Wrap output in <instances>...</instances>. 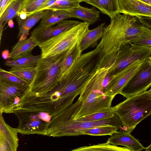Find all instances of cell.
<instances>
[{
    "mask_svg": "<svg viewBox=\"0 0 151 151\" xmlns=\"http://www.w3.org/2000/svg\"><path fill=\"white\" fill-rule=\"evenodd\" d=\"M0 78L21 86L29 87L31 83L1 68L0 69Z\"/></svg>",
    "mask_w": 151,
    "mask_h": 151,
    "instance_id": "30",
    "label": "cell"
},
{
    "mask_svg": "<svg viewBox=\"0 0 151 151\" xmlns=\"http://www.w3.org/2000/svg\"><path fill=\"white\" fill-rule=\"evenodd\" d=\"M142 29L138 16L118 12L111 18L109 24L104 27L96 47L105 55L116 53L122 45L133 43Z\"/></svg>",
    "mask_w": 151,
    "mask_h": 151,
    "instance_id": "1",
    "label": "cell"
},
{
    "mask_svg": "<svg viewBox=\"0 0 151 151\" xmlns=\"http://www.w3.org/2000/svg\"><path fill=\"white\" fill-rule=\"evenodd\" d=\"M80 22L74 20H63L51 27L39 30H34L31 35L39 43L72 28Z\"/></svg>",
    "mask_w": 151,
    "mask_h": 151,
    "instance_id": "11",
    "label": "cell"
},
{
    "mask_svg": "<svg viewBox=\"0 0 151 151\" xmlns=\"http://www.w3.org/2000/svg\"><path fill=\"white\" fill-rule=\"evenodd\" d=\"M148 92L150 93H151V88L148 91Z\"/></svg>",
    "mask_w": 151,
    "mask_h": 151,
    "instance_id": "41",
    "label": "cell"
},
{
    "mask_svg": "<svg viewBox=\"0 0 151 151\" xmlns=\"http://www.w3.org/2000/svg\"><path fill=\"white\" fill-rule=\"evenodd\" d=\"M149 18L151 19V17H149Z\"/></svg>",
    "mask_w": 151,
    "mask_h": 151,
    "instance_id": "42",
    "label": "cell"
},
{
    "mask_svg": "<svg viewBox=\"0 0 151 151\" xmlns=\"http://www.w3.org/2000/svg\"><path fill=\"white\" fill-rule=\"evenodd\" d=\"M83 101L74 119L111 107L115 96H107L101 91L86 86L80 94Z\"/></svg>",
    "mask_w": 151,
    "mask_h": 151,
    "instance_id": "7",
    "label": "cell"
},
{
    "mask_svg": "<svg viewBox=\"0 0 151 151\" xmlns=\"http://www.w3.org/2000/svg\"><path fill=\"white\" fill-rule=\"evenodd\" d=\"M28 87L0 78V113H13V110Z\"/></svg>",
    "mask_w": 151,
    "mask_h": 151,
    "instance_id": "9",
    "label": "cell"
},
{
    "mask_svg": "<svg viewBox=\"0 0 151 151\" xmlns=\"http://www.w3.org/2000/svg\"><path fill=\"white\" fill-rule=\"evenodd\" d=\"M67 51L58 55L41 58L37 65L36 76L27 89L29 91L42 93L56 86L61 77V64Z\"/></svg>",
    "mask_w": 151,
    "mask_h": 151,
    "instance_id": "3",
    "label": "cell"
},
{
    "mask_svg": "<svg viewBox=\"0 0 151 151\" xmlns=\"http://www.w3.org/2000/svg\"><path fill=\"white\" fill-rule=\"evenodd\" d=\"M20 18L24 19H25L27 16V14L25 12H22L19 13L17 15Z\"/></svg>",
    "mask_w": 151,
    "mask_h": 151,
    "instance_id": "35",
    "label": "cell"
},
{
    "mask_svg": "<svg viewBox=\"0 0 151 151\" xmlns=\"http://www.w3.org/2000/svg\"><path fill=\"white\" fill-rule=\"evenodd\" d=\"M71 151H130L126 147H119L106 143L89 146L81 147L71 150Z\"/></svg>",
    "mask_w": 151,
    "mask_h": 151,
    "instance_id": "25",
    "label": "cell"
},
{
    "mask_svg": "<svg viewBox=\"0 0 151 151\" xmlns=\"http://www.w3.org/2000/svg\"><path fill=\"white\" fill-rule=\"evenodd\" d=\"M142 25V32L134 40L133 43L142 45L151 46V29Z\"/></svg>",
    "mask_w": 151,
    "mask_h": 151,
    "instance_id": "31",
    "label": "cell"
},
{
    "mask_svg": "<svg viewBox=\"0 0 151 151\" xmlns=\"http://www.w3.org/2000/svg\"><path fill=\"white\" fill-rule=\"evenodd\" d=\"M72 1H80L81 2L82 1H85L86 0H69Z\"/></svg>",
    "mask_w": 151,
    "mask_h": 151,
    "instance_id": "40",
    "label": "cell"
},
{
    "mask_svg": "<svg viewBox=\"0 0 151 151\" xmlns=\"http://www.w3.org/2000/svg\"><path fill=\"white\" fill-rule=\"evenodd\" d=\"M119 129L118 127L112 126H99L76 131L73 133L72 136H77L81 135L93 136L111 135Z\"/></svg>",
    "mask_w": 151,
    "mask_h": 151,
    "instance_id": "24",
    "label": "cell"
},
{
    "mask_svg": "<svg viewBox=\"0 0 151 151\" xmlns=\"http://www.w3.org/2000/svg\"><path fill=\"white\" fill-rule=\"evenodd\" d=\"M145 150L146 151H151V142L149 145L145 148Z\"/></svg>",
    "mask_w": 151,
    "mask_h": 151,
    "instance_id": "38",
    "label": "cell"
},
{
    "mask_svg": "<svg viewBox=\"0 0 151 151\" xmlns=\"http://www.w3.org/2000/svg\"><path fill=\"white\" fill-rule=\"evenodd\" d=\"M115 115L112 107H111L73 120L80 122L97 121L111 118Z\"/></svg>",
    "mask_w": 151,
    "mask_h": 151,
    "instance_id": "26",
    "label": "cell"
},
{
    "mask_svg": "<svg viewBox=\"0 0 151 151\" xmlns=\"http://www.w3.org/2000/svg\"><path fill=\"white\" fill-rule=\"evenodd\" d=\"M112 108L122 123V130L131 132L151 114V93L147 91L134 95Z\"/></svg>",
    "mask_w": 151,
    "mask_h": 151,
    "instance_id": "2",
    "label": "cell"
},
{
    "mask_svg": "<svg viewBox=\"0 0 151 151\" xmlns=\"http://www.w3.org/2000/svg\"><path fill=\"white\" fill-rule=\"evenodd\" d=\"M48 0H23L19 13L24 12L27 14L28 16L38 12L43 5Z\"/></svg>",
    "mask_w": 151,
    "mask_h": 151,
    "instance_id": "28",
    "label": "cell"
},
{
    "mask_svg": "<svg viewBox=\"0 0 151 151\" xmlns=\"http://www.w3.org/2000/svg\"><path fill=\"white\" fill-rule=\"evenodd\" d=\"M71 18L66 11L50 10L42 18L38 26L34 29L39 30L52 26L61 21Z\"/></svg>",
    "mask_w": 151,
    "mask_h": 151,
    "instance_id": "16",
    "label": "cell"
},
{
    "mask_svg": "<svg viewBox=\"0 0 151 151\" xmlns=\"http://www.w3.org/2000/svg\"><path fill=\"white\" fill-rule=\"evenodd\" d=\"M39 43L32 36L28 39L19 40L14 46L10 52L11 59L31 53L32 50Z\"/></svg>",
    "mask_w": 151,
    "mask_h": 151,
    "instance_id": "19",
    "label": "cell"
},
{
    "mask_svg": "<svg viewBox=\"0 0 151 151\" xmlns=\"http://www.w3.org/2000/svg\"><path fill=\"white\" fill-rule=\"evenodd\" d=\"M110 125L122 128V123L119 117L115 114L111 118L99 121L78 122L70 120L57 124L49 129L47 135L53 137L72 136L76 131L91 128L97 127Z\"/></svg>",
    "mask_w": 151,
    "mask_h": 151,
    "instance_id": "6",
    "label": "cell"
},
{
    "mask_svg": "<svg viewBox=\"0 0 151 151\" xmlns=\"http://www.w3.org/2000/svg\"><path fill=\"white\" fill-rule=\"evenodd\" d=\"M119 12L151 17V5L140 0H117Z\"/></svg>",
    "mask_w": 151,
    "mask_h": 151,
    "instance_id": "13",
    "label": "cell"
},
{
    "mask_svg": "<svg viewBox=\"0 0 151 151\" xmlns=\"http://www.w3.org/2000/svg\"><path fill=\"white\" fill-rule=\"evenodd\" d=\"M148 59L143 62L120 94L127 98L147 91L151 87V66Z\"/></svg>",
    "mask_w": 151,
    "mask_h": 151,
    "instance_id": "8",
    "label": "cell"
},
{
    "mask_svg": "<svg viewBox=\"0 0 151 151\" xmlns=\"http://www.w3.org/2000/svg\"><path fill=\"white\" fill-rule=\"evenodd\" d=\"M130 133L120 129L111 135L107 142L116 146H125L130 151H140L145 150V147Z\"/></svg>",
    "mask_w": 151,
    "mask_h": 151,
    "instance_id": "14",
    "label": "cell"
},
{
    "mask_svg": "<svg viewBox=\"0 0 151 151\" xmlns=\"http://www.w3.org/2000/svg\"><path fill=\"white\" fill-rule=\"evenodd\" d=\"M23 0H16L11 4L0 16V41L4 26L17 15Z\"/></svg>",
    "mask_w": 151,
    "mask_h": 151,
    "instance_id": "23",
    "label": "cell"
},
{
    "mask_svg": "<svg viewBox=\"0 0 151 151\" xmlns=\"http://www.w3.org/2000/svg\"><path fill=\"white\" fill-rule=\"evenodd\" d=\"M80 2L69 0H57L53 4L45 9L68 11L79 7Z\"/></svg>",
    "mask_w": 151,
    "mask_h": 151,
    "instance_id": "29",
    "label": "cell"
},
{
    "mask_svg": "<svg viewBox=\"0 0 151 151\" xmlns=\"http://www.w3.org/2000/svg\"><path fill=\"white\" fill-rule=\"evenodd\" d=\"M71 18H76L83 21L89 25L95 23L100 17V12L94 7L91 9L80 6L68 11Z\"/></svg>",
    "mask_w": 151,
    "mask_h": 151,
    "instance_id": "17",
    "label": "cell"
},
{
    "mask_svg": "<svg viewBox=\"0 0 151 151\" xmlns=\"http://www.w3.org/2000/svg\"><path fill=\"white\" fill-rule=\"evenodd\" d=\"M2 114L0 113V151H16L19 146L18 130L5 123Z\"/></svg>",
    "mask_w": 151,
    "mask_h": 151,
    "instance_id": "12",
    "label": "cell"
},
{
    "mask_svg": "<svg viewBox=\"0 0 151 151\" xmlns=\"http://www.w3.org/2000/svg\"><path fill=\"white\" fill-rule=\"evenodd\" d=\"M151 46L133 43L123 45L117 52L108 73L112 76L136 61H145L151 57Z\"/></svg>",
    "mask_w": 151,
    "mask_h": 151,
    "instance_id": "5",
    "label": "cell"
},
{
    "mask_svg": "<svg viewBox=\"0 0 151 151\" xmlns=\"http://www.w3.org/2000/svg\"><path fill=\"white\" fill-rule=\"evenodd\" d=\"M16 0H0V16L6 8L12 3Z\"/></svg>",
    "mask_w": 151,
    "mask_h": 151,
    "instance_id": "32",
    "label": "cell"
},
{
    "mask_svg": "<svg viewBox=\"0 0 151 151\" xmlns=\"http://www.w3.org/2000/svg\"><path fill=\"white\" fill-rule=\"evenodd\" d=\"M37 66L11 68L9 71L31 83L37 73Z\"/></svg>",
    "mask_w": 151,
    "mask_h": 151,
    "instance_id": "27",
    "label": "cell"
},
{
    "mask_svg": "<svg viewBox=\"0 0 151 151\" xmlns=\"http://www.w3.org/2000/svg\"><path fill=\"white\" fill-rule=\"evenodd\" d=\"M148 60L149 64L151 66V57L148 58Z\"/></svg>",
    "mask_w": 151,
    "mask_h": 151,
    "instance_id": "39",
    "label": "cell"
},
{
    "mask_svg": "<svg viewBox=\"0 0 151 151\" xmlns=\"http://www.w3.org/2000/svg\"><path fill=\"white\" fill-rule=\"evenodd\" d=\"M144 61L137 60L123 70L112 76L104 91V93L107 96H115L120 94Z\"/></svg>",
    "mask_w": 151,
    "mask_h": 151,
    "instance_id": "10",
    "label": "cell"
},
{
    "mask_svg": "<svg viewBox=\"0 0 151 151\" xmlns=\"http://www.w3.org/2000/svg\"><path fill=\"white\" fill-rule=\"evenodd\" d=\"M105 24L102 23L96 28L87 31L80 43L82 52L89 47H94L97 45L98 41L102 36Z\"/></svg>",
    "mask_w": 151,
    "mask_h": 151,
    "instance_id": "18",
    "label": "cell"
},
{
    "mask_svg": "<svg viewBox=\"0 0 151 151\" xmlns=\"http://www.w3.org/2000/svg\"><path fill=\"white\" fill-rule=\"evenodd\" d=\"M85 2L96 7L110 18L119 12L117 0H86Z\"/></svg>",
    "mask_w": 151,
    "mask_h": 151,
    "instance_id": "21",
    "label": "cell"
},
{
    "mask_svg": "<svg viewBox=\"0 0 151 151\" xmlns=\"http://www.w3.org/2000/svg\"><path fill=\"white\" fill-rule=\"evenodd\" d=\"M89 24L80 22L72 28L45 41L38 46L41 58L58 55L66 51L78 42L89 29Z\"/></svg>",
    "mask_w": 151,
    "mask_h": 151,
    "instance_id": "4",
    "label": "cell"
},
{
    "mask_svg": "<svg viewBox=\"0 0 151 151\" xmlns=\"http://www.w3.org/2000/svg\"><path fill=\"white\" fill-rule=\"evenodd\" d=\"M10 52L8 49H6L3 51L1 53V56L2 58L4 59L7 60L9 59Z\"/></svg>",
    "mask_w": 151,
    "mask_h": 151,
    "instance_id": "34",
    "label": "cell"
},
{
    "mask_svg": "<svg viewBox=\"0 0 151 151\" xmlns=\"http://www.w3.org/2000/svg\"><path fill=\"white\" fill-rule=\"evenodd\" d=\"M80 42L78 43L67 51L61 64V77L82 55Z\"/></svg>",
    "mask_w": 151,
    "mask_h": 151,
    "instance_id": "22",
    "label": "cell"
},
{
    "mask_svg": "<svg viewBox=\"0 0 151 151\" xmlns=\"http://www.w3.org/2000/svg\"><path fill=\"white\" fill-rule=\"evenodd\" d=\"M7 24L9 27L10 28H12L14 27V23L12 19L10 20Z\"/></svg>",
    "mask_w": 151,
    "mask_h": 151,
    "instance_id": "36",
    "label": "cell"
},
{
    "mask_svg": "<svg viewBox=\"0 0 151 151\" xmlns=\"http://www.w3.org/2000/svg\"><path fill=\"white\" fill-rule=\"evenodd\" d=\"M41 58V55H34L30 53L14 59L6 60L5 65L11 68L27 67L37 66Z\"/></svg>",
    "mask_w": 151,
    "mask_h": 151,
    "instance_id": "20",
    "label": "cell"
},
{
    "mask_svg": "<svg viewBox=\"0 0 151 151\" xmlns=\"http://www.w3.org/2000/svg\"><path fill=\"white\" fill-rule=\"evenodd\" d=\"M140 1L151 5V0H140Z\"/></svg>",
    "mask_w": 151,
    "mask_h": 151,
    "instance_id": "37",
    "label": "cell"
},
{
    "mask_svg": "<svg viewBox=\"0 0 151 151\" xmlns=\"http://www.w3.org/2000/svg\"><path fill=\"white\" fill-rule=\"evenodd\" d=\"M50 10L45 9L37 12L27 16L22 19L17 16V20L19 26V33L17 38L19 40L27 39L29 31Z\"/></svg>",
    "mask_w": 151,
    "mask_h": 151,
    "instance_id": "15",
    "label": "cell"
},
{
    "mask_svg": "<svg viewBox=\"0 0 151 151\" xmlns=\"http://www.w3.org/2000/svg\"><path fill=\"white\" fill-rule=\"evenodd\" d=\"M138 17L142 25L151 29V19L148 17L141 16Z\"/></svg>",
    "mask_w": 151,
    "mask_h": 151,
    "instance_id": "33",
    "label": "cell"
}]
</instances>
